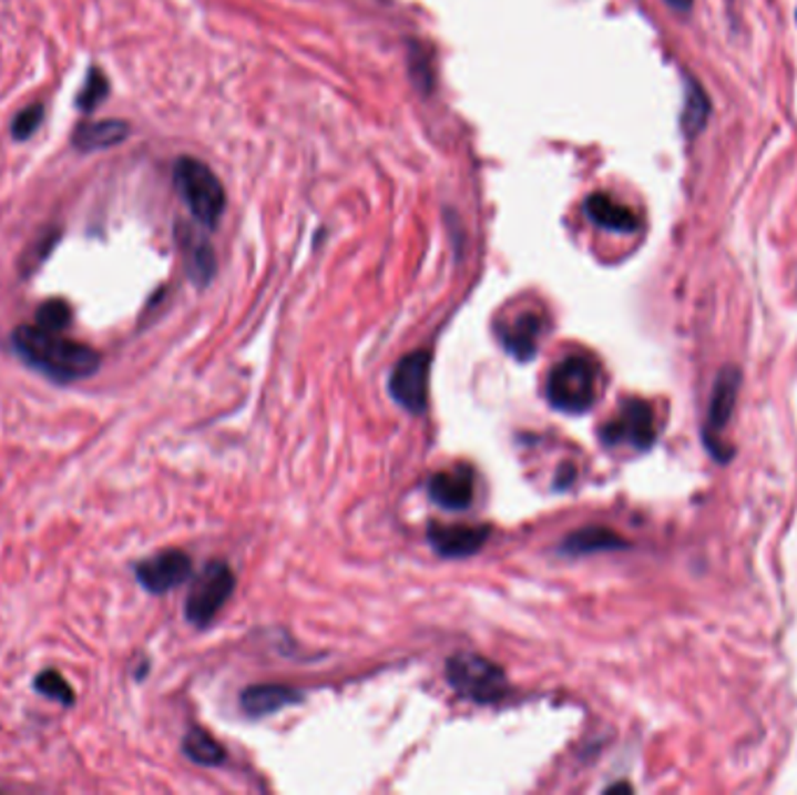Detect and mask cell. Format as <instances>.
<instances>
[{"instance_id": "5b68a950", "label": "cell", "mask_w": 797, "mask_h": 795, "mask_svg": "<svg viewBox=\"0 0 797 795\" xmlns=\"http://www.w3.org/2000/svg\"><path fill=\"white\" fill-rule=\"evenodd\" d=\"M234 588H236V577L232 572V567L224 560L208 562L203 567V572L194 579L187 595L185 602L187 621L196 628H206L217 616L219 609L229 602Z\"/></svg>"}, {"instance_id": "7c38bea8", "label": "cell", "mask_w": 797, "mask_h": 795, "mask_svg": "<svg viewBox=\"0 0 797 795\" xmlns=\"http://www.w3.org/2000/svg\"><path fill=\"white\" fill-rule=\"evenodd\" d=\"M583 211L592 224L602 226V230H606V232L634 234V232H640V226H642L640 215H636L630 206H625V203L616 201L611 194H604V192L590 194L585 198Z\"/></svg>"}, {"instance_id": "603a6c76", "label": "cell", "mask_w": 797, "mask_h": 795, "mask_svg": "<svg viewBox=\"0 0 797 795\" xmlns=\"http://www.w3.org/2000/svg\"><path fill=\"white\" fill-rule=\"evenodd\" d=\"M42 118H44L42 103H33V105L21 110L19 115L14 118V122H12L14 141H29L31 135L35 133V129L42 124Z\"/></svg>"}, {"instance_id": "4fadbf2b", "label": "cell", "mask_w": 797, "mask_h": 795, "mask_svg": "<svg viewBox=\"0 0 797 795\" xmlns=\"http://www.w3.org/2000/svg\"><path fill=\"white\" fill-rule=\"evenodd\" d=\"M177 241L185 255V266L192 283L198 287H206L215 276V253L206 236H201L190 224L177 226Z\"/></svg>"}, {"instance_id": "ba28073f", "label": "cell", "mask_w": 797, "mask_h": 795, "mask_svg": "<svg viewBox=\"0 0 797 795\" xmlns=\"http://www.w3.org/2000/svg\"><path fill=\"white\" fill-rule=\"evenodd\" d=\"M429 367H431V353L416 350L397 361V367L390 374V395L392 399L406 408L408 414H422L427 406L429 395Z\"/></svg>"}, {"instance_id": "d6986e66", "label": "cell", "mask_w": 797, "mask_h": 795, "mask_svg": "<svg viewBox=\"0 0 797 795\" xmlns=\"http://www.w3.org/2000/svg\"><path fill=\"white\" fill-rule=\"evenodd\" d=\"M182 752H185V756L192 763L206 765V767L219 765L226 758L224 746L213 735H208L206 731H201V728H192L185 735V742H182Z\"/></svg>"}, {"instance_id": "e0dca14e", "label": "cell", "mask_w": 797, "mask_h": 795, "mask_svg": "<svg viewBox=\"0 0 797 795\" xmlns=\"http://www.w3.org/2000/svg\"><path fill=\"white\" fill-rule=\"evenodd\" d=\"M625 547H627V543L613 530L592 526V528H583V530H576V532L569 534L562 541L560 551L564 556H590V553H597V551L625 549Z\"/></svg>"}, {"instance_id": "5bb4252c", "label": "cell", "mask_w": 797, "mask_h": 795, "mask_svg": "<svg viewBox=\"0 0 797 795\" xmlns=\"http://www.w3.org/2000/svg\"><path fill=\"white\" fill-rule=\"evenodd\" d=\"M304 700V693L278 686V684H262V686H249L241 695V707L245 714L262 718L268 714H276L278 710L287 707V704H299Z\"/></svg>"}, {"instance_id": "8992f818", "label": "cell", "mask_w": 797, "mask_h": 795, "mask_svg": "<svg viewBox=\"0 0 797 795\" xmlns=\"http://www.w3.org/2000/svg\"><path fill=\"white\" fill-rule=\"evenodd\" d=\"M606 446H630L634 450H648L657 439V422L653 406L644 399H625L600 431Z\"/></svg>"}, {"instance_id": "2e32d148", "label": "cell", "mask_w": 797, "mask_h": 795, "mask_svg": "<svg viewBox=\"0 0 797 795\" xmlns=\"http://www.w3.org/2000/svg\"><path fill=\"white\" fill-rule=\"evenodd\" d=\"M126 139H129V124L122 120L82 122L73 133V145L82 152H94V150L115 147Z\"/></svg>"}, {"instance_id": "277c9868", "label": "cell", "mask_w": 797, "mask_h": 795, "mask_svg": "<svg viewBox=\"0 0 797 795\" xmlns=\"http://www.w3.org/2000/svg\"><path fill=\"white\" fill-rule=\"evenodd\" d=\"M446 679L454 693L473 702H492L507 693V672L478 653L448 658Z\"/></svg>"}, {"instance_id": "7402d4cb", "label": "cell", "mask_w": 797, "mask_h": 795, "mask_svg": "<svg viewBox=\"0 0 797 795\" xmlns=\"http://www.w3.org/2000/svg\"><path fill=\"white\" fill-rule=\"evenodd\" d=\"M71 317H73L71 306L61 299H50L38 308L35 325L48 332H63L68 325H71Z\"/></svg>"}, {"instance_id": "3957f363", "label": "cell", "mask_w": 797, "mask_h": 795, "mask_svg": "<svg viewBox=\"0 0 797 795\" xmlns=\"http://www.w3.org/2000/svg\"><path fill=\"white\" fill-rule=\"evenodd\" d=\"M173 177L194 220L201 226H206V230H215L226 206V194L211 166L192 156H180L173 169Z\"/></svg>"}, {"instance_id": "ac0fdd59", "label": "cell", "mask_w": 797, "mask_h": 795, "mask_svg": "<svg viewBox=\"0 0 797 795\" xmlns=\"http://www.w3.org/2000/svg\"><path fill=\"white\" fill-rule=\"evenodd\" d=\"M709 112H712L709 96L704 94V89L693 78H688L686 80V101H683V110H681V129H683V133L691 135V139H695V135L704 126H707Z\"/></svg>"}, {"instance_id": "7a4b0ae2", "label": "cell", "mask_w": 797, "mask_h": 795, "mask_svg": "<svg viewBox=\"0 0 797 795\" xmlns=\"http://www.w3.org/2000/svg\"><path fill=\"white\" fill-rule=\"evenodd\" d=\"M597 383L600 369L597 361L590 355H569L560 359L549 374V385H545V397H549L555 411L581 416L590 411L592 404L597 401Z\"/></svg>"}, {"instance_id": "6da1fadb", "label": "cell", "mask_w": 797, "mask_h": 795, "mask_svg": "<svg viewBox=\"0 0 797 795\" xmlns=\"http://www.w3.org/2000/svg\"><path fill=\"white\" fill-rule=\"evenodd\" d=\"M14 353L29 367L57 383H75L94 376L101 367V355L78 340L63 338L61 332L24 325L12 334Z\"/></svg>"}, {"instance_id": "8fae6325", "label": "cell", "mask_w": 797, "mask_h": 795, "mask_svg": "<svg viewBox=\"0 0 797 795\" xmlns=\"http://www.w3.org/2000/svg\"><path fill=\"white\" fill-rule=\"evenodd\" d=\"M427 539L441 558H467L481 551L490 539V526H429Z\"/></svg>"}, {"instance_id": "9c48e42d", "label": "cell", "mask_w": 797, "mask_h": 795, "mask_svg": "<svg viewBox=\"0 0 797 795\" xmlns=\"http://www.w3.org/2000/svg\"><path fill=\"white\" fill-rule=\"evenodd\" d=\"M139 583L152 595H164L192 577V558L182 551H162L135 567Z\"/></svg>"}, {"instance_id": "30bf717a", "label": "cell", "mask_w": 797, "mask_h": 795, "mask_svg": "<svg viewBox=\"0 0 797 795\" xmlns=\"http://www.w3.org/2000/svg\"><path fill=\"white\" fill-rule=\"evenodd\" d=\"M427 492L431 502L446 511H464L473 502V469L469 465H458L452 469L439 471L429 479Z\"/></svg>"}, {"instance_id": "52a82bcc", "label": "cell", "mask_w": 797, "mask_h": 795, "mask_svg": "<svg viewBox=\"0 0 797 795\" xmlns=\"http://www.w3.org/2000/svg\"><path fill=\"white\" fill-rule=\"evenodd\" d=\"M742 374L735 367H727L718 374L716 385L712 390L709 399V414H707V427H704V446L709 448L712 456L718 462H727L733 456V450L725 448L723 431L730 425V418L735 414V404L739 395Z\"/></svg>"}, {"instance_id": "484cf974", "label": "cell", "mask_w": 797, "mask_h": 795, "mask_svg": "<svg viewBox=\"0 0 797 795\" xmlns=\"http://www.w3.org/2000/svg\"><path fill=\"white\" fill-rule=\"evenodd\" d=\"M665 3L678 14H686L693 8V0H665Z\"/></svg>"}, {"instance_id": "ffe728a7", "label": "cell", "mask_w": 797, "mask_h": 795, "mask_svg": "<svg viewBox=\"0 0 797 795\" xmlns=\"http://www.w3.org/2000/svg\"><path fill=\"white\" fill-rule=\"evenodd\" d=\"M33 689H35L38 693H42L44 697H50V700H54V702H61L63 707H71V704L75 702L73 689L68 686V681H65L59 672H54V670H48V672L38 674L35 681H33Z\"/></svg>"}, {"instance_id": "44dd1931", "label": "cell", "mask_w": 797, "mask_h": 795, "mask_svg": "<svg viewBox=\"0 0 797 795\" xmlns=\"http://www.w3.org/2000/svg\"><path fill=\"white\" fill-rule=\"evenodd\" d=\"M108 92H110V84H108V78L103 75V71H99V68H91V71L86 73V82L82 86V92L78 96V110L94 112L105 101Z\"/></svg>"}, {"instance_id": "cb8c5ba5", "label": "cell", "mask_w": 797, "mask_h": 795, "mask_svg": "<svg viewBox=\"0 0 797 795\" xmlns=\"http://www.w3.org/2000/svg\"><path fill=\"white\" fill-rule=\"evenodd\" d=\"M411 65H413V78H416V82L425 89V92H429V86H431V65H429V57H422V48H420V44H418V48H413Z\"/></svg>"}, {"instance_id": "9a60e30c", "label": "cell", "mask_w": 797, "mask_h": 795, "mask_svg": "<svg viewBox=\"0 0 797 795\" xmlns=\"http://www.w3.org/2000/svg\"><path fill=\"white\" fill-rule=\"evenodd\" d=\"M543 329V320L537 313H525L515 317V320L502 332L504 348L518 361H530L537 355V344Z\"/></svg>"}, {"instance_id": "d4e9b609", "label": "cell", "mask_w": 797, "mask_h": 795, "mask_svg": "<svg viewBox=\"0 0 797 795\" xmlns=\"http://www.w3.org/2000/svg\"><path fill=\"white\" fill-rule=\"evenodd\" d=\"M54 243H57V234H52V232H50V234H44V236H40V238H38V243H33L35 247H31V253H33V255L24 259V262H27V266H31V268H33V266H38L44 257H48V253H50V249L54 247Z\"/></svg>"}]
</instances>
